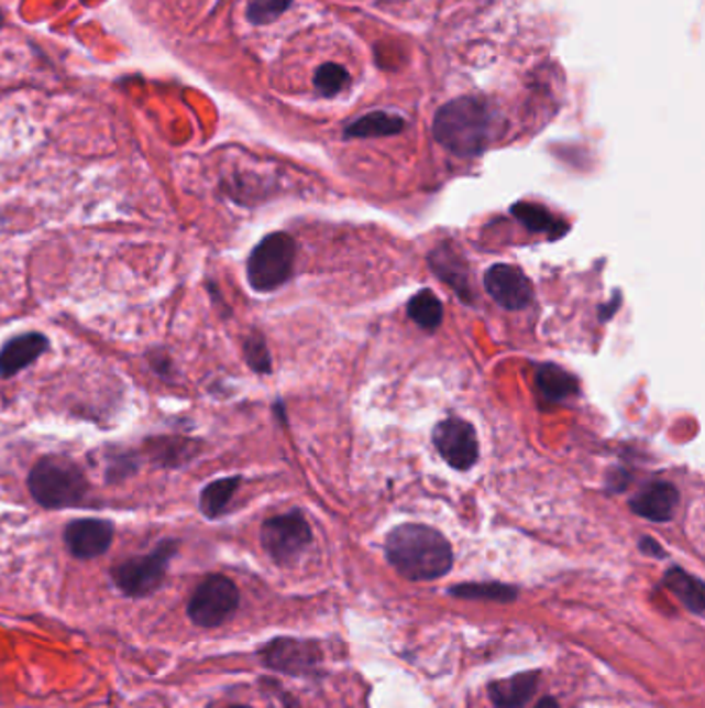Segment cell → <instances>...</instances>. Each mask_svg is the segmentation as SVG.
<instances>
[{
	"mask_svg": "<svg viewBox=\"0 0 705 708\" xmlns=\"http://www.w3.org/2000/svg\"><path fill=\"white\" fill-rule=\"evenodd\" d=\"M430 268L441 277L445 284H449L458 296L464 303H472V293H470V282H467V268L464 260L458 251L449 249L448 244L434 249L429 258Z\"/></svg>",
	"mask_w": 705,
	"mask_h": 708,
	"instance_id": "15",
	"label": "cell"
},
{
	"mask_svg": "<svg viewBox=\"0 0 705 708\" xmlns=\"http://www.w3.org/2000/svg\"><path fill=\"white\" fill-rule=\"evenodd\" d=\"M296 241L288 232H272L253 249L246 263L249 284L257 293H272L286 284L294 272Z\"/></svg>",
	"mask_w": 705,
	"mask_h": 708,
	"instance_id": "4",
	"label": "cell"
},
{
	"mask_svg": "<svg viewBox=\"0 0 705 708\" xmlns=\"http://www.w3.org/2000/svg\"><path fill=\"white\" fill-rule=\"evenodd\" d=\"M312 541L309 520L300 512L279 514L265 520L261 526V545L267 555L279 564L288 566L305 552Z\"/></svg>",
	"mask_w": 705,
	"mask_h": 708,
	"instance_id": "7",
	"label": "cell"
},
{
	"mask_svg": "<svg viewBox=\"0 0 705 708\" xmlns=\"http://www.w3.org/2000/svg\"><path fill=\"white\" fill-rule=\"evenodd\" d=\"M484 288L499 303L500 307L509 312L526 309L533 298L530 277L526 276L517 265H509V263H497L488 268L484 274Z\"/></svg>",
	"mask_w": 705,
	"mask_h": 708,
	"instance_id": "10",
	"label": "cell"
},
{
	"mask_svg": "<svg viewBox=\"0 0 705 708\" xmlns=\"http://www.w3.org/2000/svg\"><path fill=\"white\" fill-rule=\"evenodd\" d=\"M230 708H253V707H244V705H236V707H230Z\"/></svg>",
	"mask_w": 705,
	"mask_h": 708,
	"instance_id": "29",
	"label": "cell"
},
{
	"mask_svg": "<svg viewBox=\"0 0 705 708\" xmlns=\"http://www.w3.org/2000/svg\"><path fill=\"white\" fill-rule=\"evenodd\" d=\"M511 214L528 230L540 232V235H549L551 239H559L569 230V226L563 220H559L549 209L544 208V206H538V204L519 201L511 208Z\"/></svg>",
	"mask_w": 705,
	"mask_h": 708,
	"instance_id": "19",
	"label": "cell"
},
{
	"mask_svg": "<svg viewBox=\"0 0 705 708\" xmlns=\"http://www.w3.org/2000/svg\"><path fill=\"white\" fill-rule=\"evenodd\" d=\"M451 597L467 601H491V603H511L519 597V590L503 582H464L449 588Z\"/></svg>",
	"mask_w": 705,
	"mask_h": 708,
	"instance_id": "20",
	"label": "cell"
},
{
	"mask_svg": "<svg viewBox=\"0 0 705 708\" xmlns=\"http://www.w3.org/2000/svg\"><path fill=\"white\" fill-rule=\"evenodd\" d=\"M533 708H559V702H557L554 698H551V696H547V698H542Z\"/></svg>",
	"mask_w": 705,
	"mask_h": 708,
	"instance_id": "28",
	"label": "cell"
},
{
	"mask_svg": "<svg viewBox=\"0 0 705 708\" xmlns=\"http://www.w3.org/2000/svg\"><path fill=\"white\" fill-rule=\"evenodd\" d=\"M432 444L449 467L470 470L478 462V437L476 429L464 418L441 421L432 432Z\"/></svg>",
	"mask_w": 705,
	"mask_h": 708,
	"instance_id": "9",
	"label": "cell"
},
{
	"mask_svg": "<svg viewBox=\"0 0 705 708\" xmlns=\"http://www.w3.org/2000/svg\"><path fill=\"white\" fill-rule=\"evenodd\" d=\"M495 112L482 98L464 96L441 106L434 115V139L455 156L482 154L495 138Z\"/></svg>",
	"mask_w": 705,
	"mask_h": 708,
	"instance_id": "2",
	"label": "cell"
},
{
	"mask_svg": "<svg viewBox=\"0 0 705 708\" xmlns=\"http://www.w3.org/2000/svg\"><path fill=\"white\" fill-rule=\"evenodd\" d=\"M394 570L412 582H429L453 568V549L443 533L427 524H399L385 538Z\"/></svg>",
	"mask_w": 705,
	"mask_h": 708,
	"instance_id": "1",
	"label": "cell"
},
{
	"mask_svg": "<svg viewBox=\"0 0 705 708\" xmlns=\"http://www.w3.org/2000/svg\"><path fill=\"white\" fill-rule=\"evenodd\" d=\"M48 350L44 334H23L9 340L0 350V378H13Z\"/></svg>",
	"mask_w": 705,
	"mask_h": 708,
	"instance_id": "13",
	"label": "cell"
},
{
	"mask_svg": "<svg viewBox=\"0 0 705 708\" xmlns=\"http://www.w3.org/2000/svg\"><path fill=\"white\" fill-rule=\"evenodd\" d=\"M258 656L265 667L294 677L317 674L323 661V653L317 642L300 639L272 640L258 651Z\"/></svg>",
	"mask_w": 705,
	"mask_h": 708,
	"instance_id": "8",
	"label": "cell"
},
{
	"mask_svg": "<svg viewBox=\"0 0 705 708\" xmlns=\"http://www.w3.org/2000/svg\"><path fill=\"white\" fill-rule=\"evenodd\" d=\"M664 587L671 590L672 595L687 607L691 613L695 616H704L705 611V590L704 582L695 576H691L689 571L674 566L671 570L664 574Z\"/></svg>",
	"mask_w": 705,
	"mask_h": 708,
	"instance_id": "16",
	"label": "cell"
},
{
	"mask_svg": "<svg viewBox=\"0 0 705 708\" xmlns=\"http://www.w3.org/2000/svg\"><path fill=\"white\" fill-rule=\"evenodd\" d=\"M241 592L222 574H211L195 588L189 601V618L199 628H218L239 609Z\"/></svg>",
	"mask_w": 705,
	"mask_h": 708,
	"instance_id": "6",
	"label": "cell"
},
{
	"mask_svg": "<svg viewBox=\"0 0 705 708\" xmlns=\"http://www.w3.org/2000/svg\"><path fill=\"white\" fill-rule=\"evenodd\" d=\"M350 81V73L338 63H326L315 73V87L323 98L338 96Z\"/></svg>",
	"mask_w": 705,
	"mask_h": 708,
	"instance_id": "23",
	"label": "cell"
},
{
	"mask_svg": "<svg viewBox=\"0 0 705 708\" xmlns=\"http://www.w3.org/2000/svg\"><path fill=\"white\" fill-rule=\"evenodd\" d=\"M404 129H406V121L401 117L377 110L350 122L345 127L344 135L350 139L392 138V135H399Z\"/></svg>",
	"mask_w": 705,
	"mask_h": 708,
	"instance_id": "17",
	"label": "cell"
},
{
	"mask_svg": "<svg viewBox=\"0 0 705 708\" xmlns=\"http://www.w3.org/2000/svg\"><path fill=\"white\" fill-rule=\"evenodd\" d=\"M176 552L178 541H164L154 552L122 562L121 566L112 570V580L126 597H150L162 587L168 564Z\"/></svg>",
	"mask_w": 705,
	"mask_h": 708,
	"instance_id": "5",
	"label": "cell"
},
{
	"mask_svg": "<svg viewBox=\"0 0 705 708\" xmlns=\"http://www.w3.org/2000/svg\"><path fill=\"white\" fill-rule=\"evenodd\" d=\"M540 684V672H524L488 684V696L495 708H524Z\"/></svg>",
	"mask_w": 705,
	"mask_h": 708,
	"instance_id": "14",
	"label": "cell"
},
{
	"mask_svg": "<svg viewBox=\"0 0 705 708\" xmlns=\"http://www.w3.org/2000/svg\"><path fill=\"white\" fill-rule=\"evenodd\" d=\"M536 383L544 400L563 402L577 394V378L559 364L544 363L536 371Z\"/></svg>",
	"mask_w": 705,
	"mask_h": 708,
	"instance_id": "18",
	"label": "cell"
},
{
	"mask_svg": "<svg viewBox=\"0 0 705 708\" xmlns=\"http://www.w3.org/2000/svg\"><path fill=\"white\" fill-rule=\"evenodd\" d=\"M290 4L293 0H251L246 7V19L253 25H267L282 18Z\"/></svg>",
	"mask_w": 705,
	"mask_h": 708,
	"instance_id": "24",
	"label": "cell"
},
{
	"mask_svg": "<svg viewBox=\"0 0 705 708\" xmlns=\"http://www.w3.org/2000/svg\"><path fill=\"white\" fill-rule=\"evenodd\" d=\"M619 303H620V294L615 293V298H613V303H608V312H606V307H604L603 312H601V319H610L613 317V313L617 312L619 309Z\"/></svg>",
	"mask_w": 705,
	"mask_h": 708,
	"instance_id": "27",
	"label": "cell"
},
{
	"mask_svg": "<svg viewBox=\"0 0 705 708\" xmlns=\"http://www.w3.org/2000/svg\"><path fill=\"white\" fill-rule=\"evenodd\" d=\"M30 493L42 508L63 510L79 505L89 493L84 470L65 456H44L27 479Z\"/></svg>",
	"mask_w": 705,
	"mask_h": 708,
	"instance_id": "3",
	"label": "cell"
},
{
	"mask_svg": "<svg viewBox=\"0 0 705 708\" xmlns=\"http://www.w3.org/2000/svg\"><path fill=\"white\" fill-rule=\"evenodd\" d=\"M679 501L681 495L674 484L658 481L639 491L636 498L629 501V508L634 514L650 522H669L679 508Z\"/></svg>",
	"mask_w": 705,
	"mask_h": 708,
	"instance_id": "12",
	"label": "cell"
},
{
	"mask_svg": "<svg viewBox=\"0 0 705 708\" xmlns=\"http://www.w3.org/2000/svg\"><path fill=\"white\" fill-rule=\"evenodd\" d=\"M244 355H246V363L251 364L253 371L257 373H272V357H269V348L265 345V338L261 334H253L244 340Z\"/></svg>",
	"mask_w": 705,
	"mask_h": 708,
	"instance_id": "25",
	"label": "cell"
},
{
	"mask_svg": "<svg viewBox=\"0 0 705 708\" xmlns=\"http://www.w3.org/2000/svg\"><path fill=\"white\" fill-rule=\"evenodd\" d=\"M0 25H2V13H0Z\"/></svg>",
	"mask_w": 705,
	"mask_h": 708,
	"instance_id": "30",
	"label": "cell"
},
{
	"mask_svg": "<svg viewBox=\"0 0 705 708\" xmlns=\"http://www.w3.org/2000/svg\"><path fill=\"white\" fill-rule=\"evenodd\" d=\"M114 538V524L108 520H73L65 529V543L70 555L79 559H93L110 549Z\"/></svg>",
	"mask_w": 705,
	"mask_h": 708,
	"instance_id": "11",
	"label": "cell"
},
{
	"mask_svg": "<svg viewBox=\"0 0 705 708\" xmlns=\"http://www.w3.org/2000/svg\"><path fill=\"white\" fill-rule=\"evenodd\" d=\"M239 484H241V477H225V479H218V481L207 484L206 489L201 491V498H199V508L207 519H218L224 514L236 489H239Z\"/></svg>",
	"mask_w": 705,
	"mask_h": 708,
	"instance_id": "21",
	"label": "cell"
},
{
	"mask_svg": "<svg viewBox=\"0 0 705 708\" xmlns=\"http://www.w3.org/2000/svg\"><path fill=\"white\" fill-rule=\"evenodd\" d=\"M639 552L643 553V555H650V557H667V552H664V547L656 541V538H652V536H643L641 541H639Z\"/></svg>",
	"mask_w": 705,
	"mask_h": 708,
	"instance_id": "26",
	"label": "cell"
},
{
	"mask_svg": "<svg viewBox=\"0 0 705 708\" xmlns=\"http://www.w3.org/2000/svg\"><path fill=\"white\" fill-rule=\"evenodd\" d=\"M408 317L420 328L437 329L443 322V303L432 291L422 288L408 301Z\"/></svg>",
	"mask_w": 705,
	"mask_h": 708,
	"instance_id": "22",
	"label": "cell"
}]
</instances>
